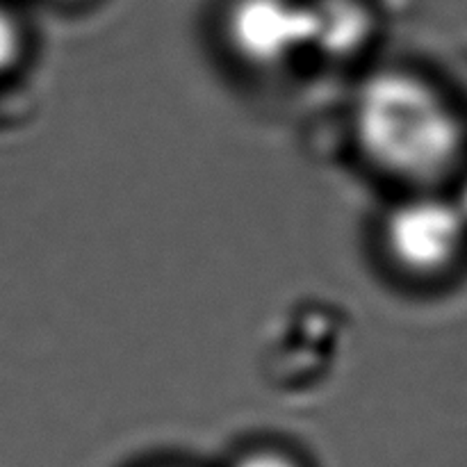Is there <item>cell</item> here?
Wrapping results in <instances>:
<instances>
[{
    "label": "cell",
    "mask_w": 467,
    "mask_h": 467,
    "mask_svg": "<svg viewBox=\"0 0 467 467\" xmlns=\"http://www.w3.org/2000/svg\"><path fill=\"white\" fill-rule=\"evenodd\" d=\"M467 246V219L454 196L404 190L377 222V249L395 276L429 283L447 276L461 263Z\"/></svg>",
    "instance_id": "cell-2"
},
{
    "label": "cell",
    "mask_w": 467,
    "mask_h": 467,
    "mask_svg": "<svg viewBox=\"0 0 467 467\" xmlns=\"http://www.w3.org/2000/svg\"><path fill=\"white\" fill-rule=\"evenodd\" d=\"M46 3L55 5V7H62V9H85L89 5L99 3V0H46Z\"/></svg>",
    "instance_id": "cell-7"
},
{
    "label": "cell",
    "mask_w": 467,
    "mask_h": 467,
    "mask_svg": "<svg viewBox=\"0 0 467 467\" xmlns=\"http://www.w3.org/2000/svg\"><path fill=\"white\" fill-rule=\"evenodd\" d=\"M454 201H456V203H459L461 213H463V214H465V219H467V173H465L463 181H461L459 190H456Z\"/></svg>",
    "instance_id": "cell-8"
},
{
    "label": "cell",
    "mask_w": 467,
    "mask_h": 467,
    "mask_svg": "<svg viewBox=\"0 0 467 467\" xmlns=\"http://www.w3.org/2000/svg\"><path fill=\"white\" fill-rule=\"evenodd\" d=\"M360 160L404 190L436 187L463 160L465 126L445 91L406 67H381L360 80L349 109Z\"/></svg>",
    "instance_id": "cell-1"
},
{
    "label": "cell",
    "mask_w": 467,
    "mask_h": 467,
    "mask_svg": "<svg viewBox=\"0 0 467 467\" xmlns=\"http://www.w3.org/2000/svg\"><path fill=\"white\" fill-rule=\"evenodd\" d=\"M226 467H306V463L287 447L251 445L233 456Z\"/></svg>",
    "instance_id": "cell-6"
},
{
    "label": "cell",
    "mask_w": 467,
    "mask_h": 467,
    "mask_svg": "<svg viewBox=\"0 0 467 467\" xmlns=\"http://www.w3.org/2000/svg\"><path fill=\"white\" fill-rule=\"evenodd\" d=\"M32 55V30L14 0H0V85L18 76Z\"/></svg>",
    "instance_id": "cell-5"
},
{
    "label": "cell",
    "mask_w": 467,
    "mask_h": 467,
    "mask_svg": "<svg viewBox=\"0 0 467 467\" xmlns=\"http://www.w3.org/2000/svg\"><path fill=\"white\" fill-rule=\"evenodd\" d=\"M310 57L342 64L372 46L377 16L369 0H308Z\"/></svg>",
    "instance_id": "cell-4"
},
{
    "label": "cell",
    "mask_w": 467,
    "mask_h": 467,
    "mask_svg": "<svg viewBox=\"0 0 467 467\" xmlns=\"http://www.w3.org/2000/svg\"><path fill=\"white\" fill-rule=\"evenodd\" d=\"M219 44L254 76H283L310 57L308 0H222Z\"/></svg>",
    "instance_id": "cell-3"
}]
</instances>
